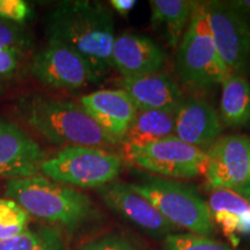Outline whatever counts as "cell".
Here are the masks:
<instances>
[{
	"label": "cell",
	"mask_w": 250,
	"mask_h": 250,
	"mask_svg": "<svg viewBox=\"0 0 250 250\" xmlns=\"http://www.w3.org/2000/svg\"><path fill=\"white\" fill-rule=\"evenodd\" d=\"M48 42H57L83 57L101 81L112 66L115 21L108 6L99 1H61L46 17Z\"/></svg>",
	"instance_id": "6da1fadb"
},
{
	"label": "cell",
	"mask_w": 250,
	"mask_h": 250,
	"mask_svg": "<svg viewBox=\"0 0 250 250\" xmlns=\"http://www.w3.org/2000/svg\"><path fill=\"white\" fill-rule=\"evenodd\" d=\"M6 196L28 214L64 228L68 233L79 232L100 219L86 193L41 175L9 180Z\"/></svg>",
	"instance_id": "7a4b0ae2"
},
{
	"label": "cell",
	"mask_w": 250,
	"mask_h": 250,
	"mask_svg": "<svg viewBox=\"0 0 250 250\" xmlns=\"http://www.w3.org/2000/svg\"><path fill=\"white\" fill-rule=\"evenodd\" d=\"M21 117L55 145L110 147L120 144L70 100L34 95L19 103Z\"/></svg>",
	"instance_id": "3957f363"
},
{
	"label": "cell",
	"mask_w": 250,
	"mask_h": 250,
	"mask_svg": "<svg viewBox=\"0 0 250 250\" xmlns=\"http://www.w3.org/2000/svg\"><path fill=\"white\" fill-rule=\"evenodd\" d=\"M175 70L181 83L195 88L221 85L232 74L214 45L204 1L195 2L191 18L177 46Z\"/></svg>",
	"instance_id": "277c9868"
},
{
	"label": "cell",
	"mask_w": 250,
	"mask_h": 250,
	"mask_svg": "<svg viewBox=\"0 0 250 250\" xmlns=\"http://www.w3.org/2000/svg\"><path fill=\"white\" fill-rule=\"evenodd\" d=\"M129 186L177 229L208 237L214 235L215 226L208 203L191 187L160 176H147Z\"/></svg>",
	"instance_id": "5b68a950"
},
{
	"label": "cell",
	"mask_w": 250,
	"mask_h": 250,
	"mask_svg": "<svg viewBox=\"0 0 250 250\" xmlns=\"http://www.w3.org/2000/svg\"><path fill=\"white\" fill-rule=\"evenodd\" d=\"M122 158L115 153L90 146H66L46 159L41 171L55 182L79 188H95L115 182Z\"/></svg>",
	"instance_id": "8992f818"
},
{
	"label": "cell",
	"mask_w": 250,
	"mask_h": 250,
	"mask_svg": "<svg viewBox=\"0 0 250 250\" xmlns=\"http://www.w3.org/2000/svg\"><path fill=\"white\" fill-rule=\"evenodd\" d=\"M126 160L165 179H192L205 174L206 152L175 136L143 146L124 145Z\"/></svg>",
	"instance_id": "52a82bcc"
},
{
	"label": "cell",
	"mask_w": 250,
	"mask_h": 250,
	"mask_svg": "<svg viewBox=\"0 0 250 250\" xmlns=\"http://www.w3.org/2000/svg\"><path fill=\"white\" fill-rule=\"evenodd\" d=\"M218 54L232 74L250 72V22L232 1H204Z\"/></svg>",
	"instance_id": "ba28073f"
},
{
	"label": "cell",
	"mask_w": 250,
	"mask_h": 250,
	"mask_svg": "<svg viewBox=\"0 0 250 250\" xmlns=\"http://www.w3.org/2000/svg\"><path fill=\"white\" fill-rule=\"evenodd\" d=\"M31 73L40 83L57 89L78 90L100 79L85 58L68 46L57 42L34 56Z\"/></svg>",
	"instance_id": "9c48e42d"
},
{
	"label": "cell",
	"mask_w": 250,
	"mask_h": 250,
	"mask_svg": "<svg viewBox=\"0 0 250 250\" xmlns=\"http://www.w3.org/2000/svg\"><path fill=\"white\" fill-rule=\"evenodd\" d=\"M206 152V182L210 189L236 191L250 170V138L240 134L219 137Z\"/></svg>",
	"instance_id": "30bf717a"
},
{
	"label": "cell",
	"mask_w": 250,
	"mask_h": 250,
	"mask_svg": "<svg viewBox=\"0 0 250 250\" xmlns=\"http://www.w3.org/2000/svg\"><path fill=\"white\" fill-rule=\"evenodd\" d=\"M96 191L114 213L143 232L160 239L177 232L173 224L166 220L151 203L134 192L129 184L115 181Z\"/></svg>",
	"instance_id": "8fae6325"
},
{
	"label": "cell",
	"mask_w": 250,
	"mask_h": 250,
	"mask_svg": "<svg viewBox=\"0 0 250 250\" xmlns=\"http://www.w3.org/2000/svg\"><path fill=\"white\" fill-rule=\"evenodd\" d=\"M112 66L123 79L159 73L167 62L165 50L146 35L124 33L115 39Z\"/></svg>",
	"instance_id": "7c38bea8"
},
{
	"label": "cell",
	"mask_w": 250,
	"mask_h": 250,
	"mask_svg": "<svg viewBox=\"0 0 250 250\" xmlns=\"http://www.w3.org/2000/svg\"><path fill=\"white\" fill-rule=\"evenodd\" d=\"M44 153L35 140L5 120H0V176L22 179L37 175Z\"/></svg>",
	"instance_id": "4fadbf2b"
},
{
	"label": "cell",
	"mask_w": 250,
	"mask_h": 250,
	"mask_svg": "<svg viewBox=\"0 0 250 250\" xmlns=\"http://www.w3.org/2000/svg\"><path fill=\"white\" fill-rule=\"evenodd\" d=\"M80 104L109 136L120 144L138 112L130 96L122 89L96 90L83 96Z\"/></svg>",
	"instance_id": "5bb4252c"
},
{
	"label": "cell",
	"mask_w": 250,
	"mask_h": 250,
	"mask_svg": "<svg viewBox=\"0 0 250 250\" xmlns=\"http://www.w3.org/2000/svg\"><path fill=\"white\" fill-rule=\"evenodd\" d=\"M221 132L219 115L205 100L186 98L175 112L174 136L197 148H208Z\"/></svg>",
	"instance_id": "9a60e30c"
},
{
	"label": "cell",
	"mask_w": 250,
	"mask_h": 250,
	"mask_svg": "<svg viewBox=\"0 0 250 250\" xmlns=\"http://www.w3.org/2000/svg\"><path fill=\"white\" fill-rule=\"evenodd\" d=\"M120 89L130 96L138 110L175 114L186 99L179 83L162 72L137 78H122Z\"/></svg>",
	"instance_id": "2e32d148"
},
{
	"label": "cell",
	"mask_w": 250,
	"mask_h": 250,
	"mask_svg": "<svg viewBox=\"0 0 250 250\" xmlns=\"http://www.w3.org/2000/svg\"><path fill=\"white\" fill-rule=\"evenodd\" d=\"M208 203L214 226L223 229L234 246L240 235L250 236V203L230 190H213Z\"/></svg>",
	"instance_id": "e0dca14e"
},
{
	"label": "cell",
	"mask_w": 250,
	"mask_h": 250,
	"mask_svg": "<svg viewBox=\"0 0 250 250\" xmlns=\"http://www.w3.org/2000/svg\"><path fill=\"white\" fill-rule=\"evenodd\" d=\"M196 1L189 0H153L151 22L170 48L179 46L191 18Z\"/></svg>",
	"instance_id": "ac0fdd59"
},
{
	"label": "cell",
	"mask_w": 250,
	"mask_h": 250,
	"mask_svg": "<svg viewBox=\"0 0 250 250\" xmlns=\"http://www.w3.org/2000/svg\"><path fill=\"white\" fill-rule=\"evenodd\" d=\"M221 124L227 127H242L250 122V83L245 77L230 74L221 83Z\"/></svg>",
	"instance_id": "d6986e66"
},
{
	"label": "cell",
	"mask_w": 250,
	"mask_h": 250,
	"mask_svg": "<svg viewBox=\"0 0 250 250\" xmlns=\"http://www.w3.org/2000/svg\"><path fill=\"white\" fill-rule=\"evenodd\" d=\"M174 116L166 111L138 110L122 144L143 146L174 136Z\"/></svg>",
	"instance_id": "ffe728a7"
},
{
	"label": "cell",
	"mask_w": 250,
	"mask_h": 250,
	"mask_svg": "<svg viewBox=\"0 0 250 250\" xmlns=\"http://www.w3.org/2000/svg\"><path fill=\"white\" fill-rule=\"evenodd\" d=\"M0 250H66L64 240L55 228H27L20 235L0 242Z\"/></svg>",
	"instance_id": "44dd1931"
},
{
	"label": "cell",
	"mask_w": 250,
	"mask_h": 250,
	"mask_svg": "<svg viewBox=\"0 0 250 250\" xmlns=\"http://www.w3.org/2000/svg\"><path fill=\"white\" fill-rule=\"evenodd\" d=\"M29 214L12 199H0V242L20 235L27 229Z\"/></svg>",
	"instance_id": "7402d4cb"
},
{
	"label": "cell",
	"mask_w": 250,
	"mask_h": 250,
	"mask_svg": "<svg viewBox=\"0 0 250 250\" xmlns=\"http://www.w3.org/2000/svg\"><path fill=\"white\" fill-rule=\"evenodd\" d=\"M166 250H234L226 243L213 237L196 235L192 233H173L164 239Z\"/></svg>",
	"instance_id": "603a6c76"
},
{
	"label": "cell",
	"mask_w": 250,
	"mask_h": 250,
	"mask_svg": "<svg viewBox=\"0 0 250 250\" xmlns=\"http://www.w3.org/2000/svg\"><path fill=\"white\" fill-rule=\"evenodd\" d=\"M28 34L18 23L0 22V50H17L22 52L29 45Z\"/></svg>",
	"instance_id": "cb8c5ba5"
},
{
	"label": "cell",
	"mask_w": 250,
	"mask_h": 250,
	"mask_svg": "<svg viewBox=\"0 0 250 250\" xmlns=\"http://www.w3.org/2000/svg\"><path fill=\"white\" fill-rule=\"evenodd\" d=\"M81 250H142L130 239L120 234H107L87 242Z\"/></svg>",
	"instance_id": "d4e9b609"
},
{
	"label": "cell",
	"mask_w": 250,
	"mask_h": 250,
	"mask_svg": "<svg viewBox=\"0 0 250 250\" xmlns=\"http://www.w3.org/2000/svg\"><path fill=\"white\" fill-rule=\"evenodd\" d=\"M29 14V6L23 0H0V20L23 21Z\"/></svg>",
	"instance_id": "484cf974"
},
{
	"label": "cell",
	"mask_w": 250,
	"mask_h": 250,
	"mask_svg": "<svg viewBox=\"0 0 250 250\" xmlns=\"http://www.w3.org/2000/svg\"><path fill=\"white\" fill-rule=\"evenodd\" d=\"M21 58V51L0 50V76H8L17 70Z\"/></svg>",
	"instance_id": "4316f807"
},
{
	"label": "cell",
	"mask_w": 250,
	"mask_h": 250,
	"mask_svg": "<svg viewBox=\"0 0 250 250\" xmlns=\"http://www.w3.org/2000/svg\"><path fill=\"white\" fill-rule=\"evenodd\" d=\"M136 4V0H111L110 1V5L121 15H126L130 11H132Z\"/></svg>",
	"instance_id": "83f0119b"
},
{
	"label": "cell",
	"mask_w": 250,
	"mask_h": 250,
	"mask_svg": "<svg viewBox=\"0 0 250 250\" xmlns=\"http://www.w3.org/2000/svg\"><path fill=\"white\" fill-rule=\"evenodd\" d=\"M233 5L235 6L242 12V14L248 19L250 22V0H235V1H232Z\"/></svg>",
	"instance_id": "f1b7e54d"
},
{
	"label": "cell",
	"mask_w": 250,
	"mask_h": 250,
	"mask_svg": "<svg viewBox=\"0 0 250 250\" xmlns=\"http://www.w3.org/2000/svg\"><path fill=\"white\" fill-rule=\"evenodd\" d=\"M237 195H240L242 198H245L246 201H248L250 203V170H249V175H248V179H247V182L243 184V186L237 189L236 191H234Z\"/></svg>",
	"instance_id": "f546056e"
}]
</instances>
